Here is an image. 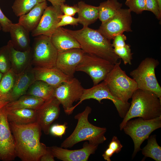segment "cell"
<instances>
[{
	"mask_svg": "<svg viewBox=\"0 0 161 161\" xmlns=\"http://www.w3.org/2000/svg\"><path fill=\"white\" fill-rule=\"evenodd\" d=\"M113 40L112 45L113 48L123 47L126 44L125 41L127 40V38L123 33L117 35Z\"/></svg>",
	"mask_w": 161,
	"mask_h": 161,
	"instance_id": "cell-40",
	"label": "cell"
},
{
	"mask_svg": "<svg viewBox=\"0 0 161 161\" xmlns=\"http://www.w3.org/2000/svg\"><path fill=\"white\" fill-rule=\"evenodd\" d=\"M33 70L36 80L43 81L56 88L72 78L56 67L49 68L34 67Z\"/></svg>",
	"mask_w": 161,
	"mask_h": 161,
	"instance_id": "cell-19",
	"label": "cell"
},
{
	"mask_svg": "<svg viewBox=\"0 0 161 161\" xmlns=\"http://www.w3.org/2000/svg\"><path fill=\"white\" fill-rule=\"evenodd\" d=\"M54 157L49 147H47L46 153L41 157V161H54Z\"/></svg>",
	"mask_w": 161,
	"mask_h": 161,
	"instance_id": "cell-42",
	"label": "cell"
},
{
	"mask_svg": "<svg viewBox=\"0 0 161 161\" xmlns=\"http://www.w3.org/2000/svg\"><path fill=\"white\" fill-rule=\"evenodd\" d=\"M98 145L85 142L83 148L77 150H70L53 146L49 147L54 157L63 161H87L90 156L94 154Z\"/></svg>",
	"mask_w": 161,
	"mask_h": 161,
	"instance_id": "cell-16",
	"label": "cell"
},
{
	"mask_svg": "<svg viewBox=\"0 0 161 161\" xmlns=\"http://www.w3.org/2000/svg\"><path fill=\"white\" fill-rule=\"evenodd\" d=\"M47 6L46 1L38 4L28 13L19 17L18 23L31 32L38 25Z\"/></svg>",
	"mask_w": 161,
	"mask_h": 161,
	"instance_id": "cell-23",
	"label": "cell"
},
{
	"mask_svg": "<svg viewBox=\"0 0 161 161\" xmlns=\"http://www.w3.org/2000/svg\"><path fill=\"white\" fill-rule=\"evenodd\" d=\"M63 14L60 6H47L38 25L31 32V36L44 35L50 37L57 28V25L61 19L60 16Z\"/></svg>",
	"mask_w": 161,
	"mask_h": 161,
	"instance_id": "cell-15",
	"label": "cell"
},
{
	"mask_svg": "<svg viewBox=\"0 0 161 161\" xmlns=\"http://www.w3.org/2000/svg\"><path fill=\"white\" fill-rule=\"evenodd\" d=\"M55 88L43 81L36 80L30 86L26 94L34 96L46 101L54 97Z\"/></svg>",
	"mask_w": 161,
	"mask_h": 161,
	"instance_id": "cell-27",
	"label": "cell"
},
{
	"mask_svg": "<svg viewBox=\"0 0 161 161\" xmlns=\"http://www.w3.org/2000/svg\"><path fill=\"white\" fill-rule=\"evenodd\" d=\"M16 155L22 161H39L47 147L40 142L41 128L36 122L25 125L9 123Z\"/></svg>",
	"mask_w": 161,
	"mask_h": 161,
	"instance_id": "cell-1",
	"label": "cell"
},
{
	"mask_svg": "<svg viewBox=\"0 0 161 161\" xmlns=\"http://www.w3.org/2000/svg\"><path fill=\"white\" fill-rule=\"evenodd\" d=\"M91 111V108L87 106L83 112L75 116V118L78 120L76 127L72 134L61 143V147L70 148L84 141H88L90 144L98 145L106 140L104 135L106 128L95 126L89 122L88 116Z\"/></svg>",
	"mask_w": 161,
	"mask_h": 161,
	"instance_id": "cell-4",
	"label": "cell"
},
{
	"mask_svg": "<svg viewBox=\"0 0 161 161\" xmlns=\"http://www.w3.org/2000/svg\"><path fill=\"white\" fill-rule=\"evenodd\" d=\"M32 66L30 64L22 72L17 74L9 102L16 100L25 95L30 86L36 80Z\"/></svg>",
	"mask_w": 161,
	"mask_h": 161,
	"instance_id": "cell-18",
	"label": "cell"
},
{
	"mask_svg": "<svg viewBox=\"0 0 161 161\" xmlns=\"http://www.w3.org/2000/svg\"><path fill=\"white\" fill-rule=\"evenodd\" d=\"M11 68L9 52L6 45L0 47V72L4 74Z\"/></svg>",
	"mask_w": 161,
	"mask_h": 161,
	"instance_id": "cell-32",
	"label": "cell"
},
{
	"mask_svg": "<svg viewBox=\"0 0 161 161\" xmlns=\"http://www.w3.org/2000/svg\"><path fill=\"white\" fill-rule=\"evenodd\" d=\"M125 4L131 12L137 14L146 10L145 0H126Z\"/></svg>",
	"mask_w": 161,
	"mask_h": 161,
	"instance_id": "cell-34",
	"label": "cell"
},
{
	"mask_svg": "<svg viewBox=\"0 0 161 161\" xmlns=\"http://www.w3.org/2000/svg\"><path fill=\"white\" fill-rule=\"evenodd\" d=\"M60 8L63 13L72 16H73L76 13H78L79 10L77 4L69 6L63 3L60 6Z\"/></svg>",
	"mask_w": 161,
	"mask_h": 161,
	"instance_id": "cell-38",
	"label": "cell"
},
{
	"mask_svg": "<svg viewBox=\"0 0 161 161\" xmlns=\"http://www.w3.org/2000/svg\"><path fill=\"white\" fill-rule=\"evenodd\" d=\"M60 102L55 97L45 101L36 109V121L41 129L46 134L49 133L51 124L59 117L60 113Z\"/></svg>",
	"mask_w": 161,
	"mask_h": 161,
	"instance_id": "cell-14",
	"label": "cell"
},
{
	"mask_svg": "<svg viewBox=\"0 0 161 161\" xmlns=\"http://www.w3.org/2000/svg\"><path fill=\"white\" fill-rule=\"evenodd\" d=\"M146 10L152 12L156 18L161 21V11L160 10L157 0H145Z\"/></svg>",
	"mask_w": 161,
	"mask_h": 161,
	"instance_id": "cell-35",
	"label": "cell"
},
{
	"mask_svg": "<svg viewBox=\"0 0 161 161\" xmlns=\"http://www.w3.org/2000/svg\"><path fill=\"white\" fill-rule=\"evenodd\" d=\"M84 89L79 80L74 77L56 87L54 97L62 104L66 114L70 115L72 113L73 103L79 100Z\"/></svg>",
	"mask_w": 161,
	"mask_h": 161,
	"instance_id": "cell-12",
	"label": "cell"
},
{
	"mask_svg": "<svg viewBox=\"0 0 161 161\" xmlns=\"http://www.w3.org/2000/svg\"><path fill=\"white\" fill-rule=\"evenodd\" d=\"M49 1L54 6H60L66 1V0H47Z\"/></svg>",
	"mask_w": 161,
	"mask_h": 161,
	"instance_id": "cell-44",
	"label": "cell"
},
{
	"mask_svg": "<svg viewBox=\"0 0 161 161\" xmlns=\"http://www.w3.org/2000/svg\"><path fill=\"white\" fill-rule=\"evenodd\" d=\"M35 37L31 47L32 65L43 68L55 67L58 52L52 43L50 37L40 35Z\"/></svg>",
	"mask_w": 161,
	"mask_h": 161,
	"instance_id": "cell-8",
	"label": "cell"
},
{
	"mask_svg": "<svg viewBox=\"0 0 161 161\" xmlns=\"http://www.w3.org/2000/svg\"><path fill=\"white\" fill-rule=\"evenodd\" d=\"M113 48L114 53L120 58L122 59L124 64H131L133 53L131 52L130 47L129 44H126L123 47Z\"/></svg>",
	"mask_w": 161,
	"mask_h": 161,
	"instance_id": "cell-33",
	"label": "cell"
},
{
	"mask_svg": "<svg viewBox=\"0 0 161 161\" xmlns=\"http://www.w3.org/2000/svg\"><path fill=\"white\" fill-rule=\"evenodd\" d=\"M121 61L114 64L112 70L103 80L112 95L123 102H128L135 91L137 84L121 68Z\"/></svg>",
	"mask_w": 161,
	"mask_h": 161,
	"instance_id": "cell-5",
	"label": "cell"
},
{
	"mask_svg": "<svg viewBox=\"0 0 161 161\" xmlns=\"http://www.w3.org/2000/svg\"><path fill=\"white\" fill-rule=\"evenodd\" d=\"M132 18L129 9H120L112 18L101 23L98 30L107 39L111 40L124 32H131Z\"/></svg>",
	"mask_w": 161,
	"mask_h": 161,
	"instance_id": "cell-10",
	"label": "cell"
},
{
	"mask_svg": "<svg viewBox=\"0 0 161 161\" xmlns=\"http://www.w3.org/2000/svg\"><path fill=\"white\" fill-rule=\"evenodd\" d=\"M45 101L40 98L25 94L16 100L8 102L4 106L7 110L22 108L37 109Z\"/></svg>",
	"mask_w": 161,
	"mask_h": 161,
	"instance_id": "cell-26",
	"label": "cell"
},
{
	"mask_svg": "<svg viewBox=\"0 0 161 161\" xmlns=\"http://www.w3.org/2000/svg\"><path fill=\"white\" fill-rule=\"evenodd\" d=\"M155 135L148 138L147 143L142 150V154L145 157L151 158L156 161H161V147L158 144Z\"/></svg>",
	"mask_w": 161,
	"mask_h": 161,
	"instance_id": "cell-30",
	"label": "cell"
},
{
	"mask_svg": "<svg viewBox=\"0 0 161 161\" xmlns=\"http://www.w3.org/2000/svg\"><path fill=\"white\" fill-rule=\"evenodd\" d=\"M161 127V116L150 120H145L139 117L127 122L123 129L133 141V158L141 150L140 146L144 141L148 139L152 132Z\"/></svg>",
	"mask_w": 161,
	"mask_h": 161,
	"instance_id": "cell-7",
	"label": "cell"
},
{
	"mask_svg": "<svg viewBox=\"0 0 161 161\" xmlns=\"http://www.w3.org/2000/svg\"><path fill=\"white\" fill-rule=\"evenodd\" d=\"M3 74L0 72V81L3 76Z\"/></svg>",
	"mask_w": 161,
	"mask_h": 161,
	"instance_id": "cell-47",
	"label": "cell"
},
{
	"mask_svg": "<svg viewBox=\"0 0 161 161\" xmlns=\"http://www.w3.org/2000/svg\"><path fill=\"white\" fill-rule=\"evenodd\" d=\"M5 109L9 123L25 125L36 121V109L25 108Z\"/></svg>",
	"mask_w": 161,
	"mask_h": 161,
	"instance_id": "cell-24",
	"label": "cell"
},
{
	"mask_svg": "<svg viewBox=\"0 0 161 161\" xmlns=\"http://www.w3.org/2000/svg\"><path fill=\"white\" fill-rule=\"evenodd\" d=\"M123 145L117 137L114 136L108 145V148L111 149L115 153H118L121 150Z\"/></svg>",
	"mask_w": 161,
	"mask_h": 161,
	"instance_id": "cell-41",
	"label": "cell"
},
{
	"mask_svg": "<svg viewBox=\"0 0 161 161\" xmlns=\"http://www.w3.org/2000/svg\"><path fill=\"white\" fill-rule=\"evenodd\" d=\"M66 125V123L63 124H54L50 127L49 132L54 136L61 137L65 133Z\"/></svg>",
	"mask_w": 161,
	"mask_h": 161,
	"instance_id": "cell-37",
	"label": "cell"
},
{
	"mask_svg": "<svg viewBox=\"0 0 161 161\" xmlns=\"http://www.w3.org/2000/svg\"><path fill=\"white\" fill-rule=\"evenodd\" d=\"M9 52L11 68L13 72L18 74L31 64V48L21 51L15 49L9 40L7 44Z\"/></svg>",
	"mask_w": 161,
	"mask_h": 161,
	"instance_id": "cell-20",
	"label": "cell"
},
{
	"mask_svg": "<svg viewBox=\"0 0 161 161\" xmlns=\"http://www.w3.org/2000/svg\"><path fill=\"white\" fill-rule=\"evenodd\" d=\"M64 29L78 41L84 53L96 55L114 64L118 62L120 58L114 53L111 40L97 30L88 27L76 30Z\"/></svg>",
	"mask_w": 161,
	"mask_h": 161,
	"instance_id": "cell-2",
	"label": "cell"
},
{
	"mask_svg": "<svg viewBox=\"0 0 161 161\" xmlns=\"http://www.w3.org/2000/svg\"><path fill=\"white\" fill-rule=\"evenodd\" d=\"M77 5L79 9L78 12V23L81 24L83 27H88L98 18V6L87 4L82 1H79Z\"/></svg>",
	"mask_w": 161,
	"mask_h": 161,
	"instance_id": "cell-25",
	"label": "cell"
},
{
	"mask_svg": "<svg viewBox=\"0 0 161 161\" xmlns=\"http://www.w3.org/2000/svg\"><path fill=\"white\" fill-rule=\"evenodd\" d=\"M118 0H107L100 4L98 7L99 18L103 23L113 17L122 7Z\"/></svg>",
	"mask_w": 161,
	"mask_h": 161,
	"instance_id": "cell-29",
	"label": "cell"
},
{
	"mask_svg": "<svg viewBox=\"0 0 161 161\" xmlns=\"http://www.w3.org/2000/svg\"><path fill=\"white\" fill-rule=\"evenodd\" d=\"M91 99L96 100L100 103L103 99L111 100L114 105L120 117L123 118L128 111L130 103H125L116 98L110 92L106 82L103 81L89 89H84L80 97L79 102L73 106L72 109L73 112L74 109L83 101Z\"/></svg>",
	"mask_w": 161,
	"mask_h": 161,
	"instance_id": "cell-11",
	"label": "cell"
},
{
	"mask_svg": "<svg viewBox=\"0 0 161 161\" xmlns=\"http://www.w3.org/2000/svg\"><path fill=\"white\" fill-rule=\"evenodd\" d=\"M159 64L157 60L146 58L136 69L130 72V75L136 82L138 89L152 92L161 100V87L155 73Z\"/></svg>",
	"mask_w": 161,
	"mask_h": 161,
	"instance_id": "cell-6",
	"label": "cell"
},
{
	"mask_svg": "<svg viewBox=\"0 0 161 161\" xmlns=\"http://www.w3.org/2000/svg\"><path fill=\"white\" fill-rule=\"evenodd\" d=\"M84 52L81 48H73L58 53L55 67L65 75L74 77L77 66Z\"/></svg>",
	"mask_w": 161,
	"mask_h": 161,
	"instance_id": "cell-17",
	"label": "cell"
},
{
	"mask_svg": "<svg viewBox=\"0 0 161 161\" xmlns=\"http://www.w3.org/2000/svg\"><path fill=\"white\" fill-rule=\"evenodd\" d=\"M16 77L11 69L3 74L0 81V101L9 102Z\"/></svg>",
	"mask_w": 161,
	"mask_h": 161,
	"instance_id": "cell-28",
	"label": "cell"
},
{
	"mask_svg": "<svg viewBox=\"0 0 161 161\" xmlns=\"http://www.w3.org/2000/svg\"><path fill=\"white\" fill-rule=\"evenodd\" d=\"M60 17L61 19L57 25V28L67 25H77L78 24V18L63 14L60 15Z\"/></svg>",
	"mask_w": 161,
	"mask_h": 161,
	"instance_id": "cell-36",
	"label": "cell"
},
{
	"mask_svg": "<svg viewBox=\"0 0 161 161\" xmlns=\"http://www.w3.org/2000/svg\"><path fill=\"white\" fill-rule=\"evenodd\" d=\"M131 98L129 110L119 125L120 130L133 118L150 120L161 116V100L154 93L137 89Z\"/></svg>",
	"mask_w": 161,
	"mask_h": 161,
	"instance_id": "cell-3",
	"label": "cell"
},
{
	"mask_svg": "<svg viewBox=\"0 0 161 161\" xmlns=\"http://www.w3.org/2000/svg\"><path fill=\"white\" fill-rule=\"evenodd\" d=\"M4 106L0 110V160L11 161L17 157L14 139Z\"/></svg>",
	"mask_w": 161,
	"mask_h": 161,
	"instance_id": "cell-13",
	"label": "cell"
},
{
	"mask_svg": "<svg viewBox=\"0 0 161 161\" xmlns=\"http://www.w3.org/2000/svg\"><path fill=\"white\" fill-rule=\"evenodd\" d=\"M160 10L161 11V0H157Z\"/></svg>",
	"mask_w": 161,
	"mask_h": 161,
	"instance_id": "cell-46",
	"label": "cell"
},
{
	"mask_svg": "<svg viewBox=\"0 0 161 161\" xmlns=\"http://www.w3.org/2000/svg\"><path fill=\"white\" fill-rule=\"evenodd\" d=\"M50 39L58 53L73 48H80L78 41L61 27L56 29L51 36Z\"/></svg>",
	"mask_w": 161,
	"mask_h": 161,
	"instance_id": "cell-22",
	"label": "cell"
},
{
	"mask_svg": "<svg viewBox=\"0 0 161 161\" xmlns=\"http://www.w3.org/2000/svg\"><path fill=\"white\" fill-rule=\"evenodd\" d=\"M114 64L96 55L85 53L76 71L87 74L92 79L94 85H95L105 79Z\"/></svg>",
	"mask_w": 161,
	"mask_h": 161,
	"instance_id": "cell-9",
	"label": "cell"
},
{
	"mask_svg": "<svg viewBox=\"0 0 161 161\" xmlns=\"http://www.w3.org/2000/svg\"><path fill=\"white\" fill-rule=\"evenodd\" d=\"M10 40L14 48L24 51L31 49L30 32L18 23H12L9 31Z\"/></svg>",
	"mask_w": 161,
	"mask_h": 161,
	"instance_id": "cell-21",
	"label": "cell"
},
{
	"mask_svg": "<svg viewBox=\"0 0 161 161\" xmlns=\"http://www.w3.org/2000/svg\"><path fill=\"white\" fill-rule=\"evenodd\" d=\"M2 30V27L1 26V25L0 23V31L1 30Z\"/></svg>",
	"mask_w": 161,
	"mask_h": 161,
	"instance_id": "cell-48",
	"label": "cell"
},
{
	"mask_svg": "<svg viewBox=\"0 0 161 161\" xmlns=\"http://www.w3.org/2000/svg\"><path fill=\"white\" fill-rule=\"evenodd\" d=\"M115 153L111 149L108 148L102 155L104 159L107 161H111L110 158Z\"/></svg>",
	"mask_w": 161,
	"mask_h": 161,
	"instance_id": "cell-43",
	"label": "cell"
},
{
	"mask_svg": "<svg viewBox=\"0 0 161 161\" xmlns=\"http://www.w3.org/2000/svg\"><path fill=\"white\" fill-rule=\"evenodd\" d=\"M47 0H15L12 6L13 12L17 17L27 13L38 4Z\"/></svg>",
	"mask_w": 161,
	"mask_h": 161,
	"instance_id": "cell-31",
	"label": "cell"
},
{
	"mask_svg": "<svg viewBox=\"0 0 161 161\" xmlns=\"http://www.w3.org/2000/svg\"><path fill=\"white\" fill-rule=\"evenodd\" d=\"M9 102H5L0 101V110L5 106Z\"/></svg>",
	"mask_w": 161,
	"mask_h": 161,
	"instance_id": "cell-45",
	"label": "cell"
},
{
	"mask_svg": "<svg viewBox=\"0 0 161 161\" xmlns=\"http://www.w3.org/2000/svg\"><path fill=\"white\" fill-rule=\"evenodd\" d=\"M0 23L2 30L4 32H9L10 26L12 22L4 14L0 8Z\"/></svg>",
	"mask_w": 161,
	"mask_h": 161,
	"instance_id": "cell-39",
	"label": "cell"
}]
</instances>
